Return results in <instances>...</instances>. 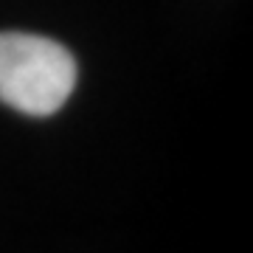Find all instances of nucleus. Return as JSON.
Here are the masks:
<instances>
[{
    "mask_svg": "<svg viewBox=\"0 0 253 253\" xmlns=\"http://www.w3.org/2000/svg\"><path fill=\"white\" fill-rule=\"evenodd\" d=\"M76 59L42 34L0 31V101L23 116H54L76 87Z\"/></svg>",
    "mask_w": 253,
    "mask_h": 253,
    "instance_id": "nucleus-1",
    "label": "nucleus"
}]
</instances>
